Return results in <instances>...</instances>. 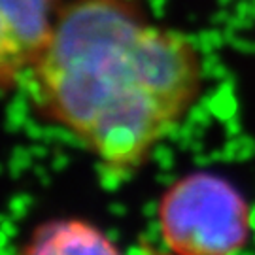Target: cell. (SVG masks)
Wrapping results in <instances>:
<instances>
[{
	"label": "cell",
	"mask_w": 255,
	"mask_h": 255,
	"mask_svg": "<svg viewBox=\"0 0 255 255\" xmlns=\"http://www.w3.org/2000/svg\"><path fill=\"white\" fill-rule=\"evenodd\" d=\"M23 82L42 118L127 178L199 101L202 57L142 0H66Z\"/></svg>",
	"instance_id": "1"
},
{
	"label": "cell",
	"mask_w": 255,
	"mask_h": 255,
	"mask_svg": "<svg viewBox=\"0 0 255 255\" xmlns=\"http://www.w3.org/2000/svg\"><path fill=\"white\" fill-rule=\"evenodd\" d=\"M252 206L225 176L195 170L176 178L157 202V233L178 255H229L254 237Z\"/></svg>",
	"instance_id": "2"
},
{
	"label": "cell",
	"mask_w": 255,
	"mask_h": 255,
	"mask_svg": "<svg viewBox=\"0 0 255 255\" xmlns=\"http://www.w3.org/2000/svg\"><path fill=\"white\" fill-rule=\"evenodd\" d=\"M59 6V0H0V89H11L27 78Z\"/></svg>",
	"instance_id": "3"
},
{
	"label": "cell",
	"mask_w": 255,
	"mask_h": 255,
	"mask_svg": "<svg viewBox=\"0 0 255 255\" xmlns=\"http://www.w3.org/2000/svg\"><path fill=\"white\" fill-rule=\"evenodd\" d=\"M121 248L108 233L85 218L66 216L38 223L21 246L25 255L119 254Z\"/></svg>",
	"instance_id": "4"
}]
</instances>
